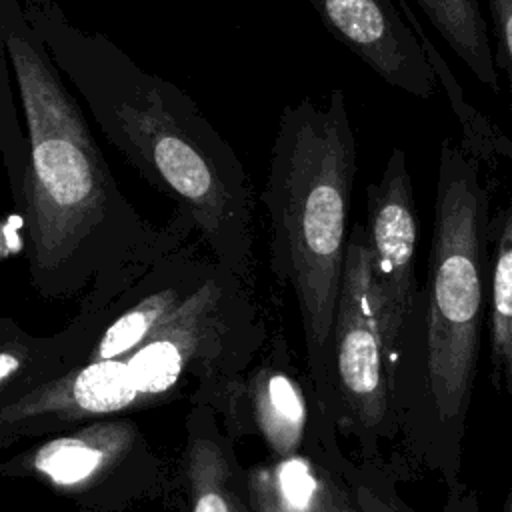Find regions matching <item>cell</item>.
<instances>
[{"instance_id":"cell-11","label":"cell","mask_w":512,"mask_h":512,"mask_svg":"<svg viewBox=\"0 0 512 512\" xmlns=\"http://www.w3.org/2000/svg\"><path fill=\"white\" fill-rule=\"evenodd\" d=\"M324 28L386 84L418 98L436 94V74L410 22L392 0H310Z\"/></svg>"},{"instance_id":"cell-18","label":"cell","mask_w":512,"mask_h":512,"mask_svg":"<svg viewBox=\"0 0 512 512\" xmlns=\"http://www.w3.org/2000/svg\"><path fill=\"white\" fill-rule=\"evenodd\" d=\"M14 74L0 36V160L6 166L14 200L20 198L28 172V140L14 100Z\"/></svg>"},{"instance_id":"cell-6","label":"cell","mask_w":512,"mask_h":512,"mask_svg":"<svg viewBox=\"0 0 512 512\" xmlns=\"http://www.w3.org/2000/svg\"><path fill=\"white\" fill-rule=\"evenodd\" d=\"M0 476L34 480L80 512H126L172 498V464L130 414L44 436L2 460Z\"/></svg>"},{"instance_id":"cell-23","label":"cell","mask_w":512,"mask_h":512,"mask_svg":"<svg viewBox=\"0 0 512 512\" xmlns=\"http://www.w3.org/2000/svg\"><path fill=\"white\" fill-rule=\"evenodd\" d=\"M0 316H2V314H0Z\"/></svg>"},{"instance_id":"cell-21","label":"cell","mask_w":512,"mask_h":512,"mask_svg":"<svg viewBox=\"0 0 512 512\" xmlns=\"http://www.w3.org/2000/svg\"><path fill=\"white\" fill-rule=\"evenodd\" d=\"M22 2V6L24 8H30V6H38V4H42L44 0H20Z\"/></svg>"},{"instance_id":"cell-20","label":"cell","mask_w":512,"mask_h":512,"mask_svg":"<svg viewBox=\"0 0 512 512\" xmlns=\"http://www.w3.org/2000/svg\"><path fill=\"white\" fill-rule=\"evenodd\" d=\"M500 512H512V486L508 488V494H506V498H504V502H502Z\"/></svg>"},{"instance_id":"cell-15","label":"cell","mask_w":512,"mask_h":512,"mask_svg":"<svg viewBox=\"0 0 512 512\" xmlns=\"http://www.w3.org/2000/svg\"><path fill=\"white\" fill-rule=\"evenodd\" d=\"M494 240L490 274V358L494 376L512 396V200L488 224Z\"/></svg>"},{"instance_id":"cell-7","label":"cell","mask_w":512,"mask_h":512,"mask_svg":"<svg viewBox=\"0 0 512 512\" xmlns=\"http://www.w3.org/2000/svg\"><path fill=\"white\" fill-rule=\"evenodd\" d=\"M392 344L376 298L366 228L348 234L328 350V386L340 414L362 428L382 424L392 396Z\"/></svg>"},{"instance_id":"cell-14","label":"cell","mask_w":512,"mask_h":512,"mask_svg":"<svg viewBox=\"0 0 512 512\" xmlns=\"http://www.w3.org/2000/svg\"><path fill=\"white\" fill-rule=\"evenodd\" d=\"M438 34L470 72L492 92H500L488 24L478 0H416Z\"/></svg>"},{"instance_id":"cell-1","label":"cell","mask_w":512,"mask_h":512,"mask_svg":"<svg viewBox=\"0 0 512 512\" xmlns=\"http://www.w3.org/2000/svg\"><path fill=\"white\" fill-rule=\"evenodd\" d=\"M0 36L28 140V172L14 202L34 292L46 300H80L102 280L144 276L188 244L196 234L190 216L174 208L156 226L124 196L20 0H0Z\"/></svg>"},{"instance_id":"cell-19","label":"cell","mask_w":512,"mask_h":512,"mask_svg":"<svg viewBox=\"0 0 512 512\" xmlns=\"http://www.w3.org/2000/svg\"><path fill=\"white\" fill-rule=\"evenodd\" d=\"M496 36V68L504 70L512 96V0H486Z\"/></svg>"},{"instance_id":"cell-5","label":"cell","mask_w":512,"mask_h":512,"mask_svg":"<svg viewBox=\"0 0 512 512\" xmlns=\"http://www.w3.org/2000/svg\"><path fill=\"white\" fill-rule=\"evenodd\" d=\"M266 336L264 312L250 290L214 270L180 310L122 358L142 410L206 404L252 364Z\"/></svg>"},{"instance_id":"cell-10","label":"cell","mask_w":512,"mask_h":512,"mask_svg":"<svg viewBox=\"0 0 512 512\" xmlns=\"http://www.w3.org/2000/svg\"><path fill=\"white\" fill-rule=\"evenodd\" d=\"M142 276H118L92 286L76 316L58 332L34 336L10 316H0V404L10 402L84 364L98 336Z\"/></svg>"},{"instance_id":"cell-3","label":"cell","mask_w":512,"mask_h":512,"mask_svg":"<svg viewBox=\"0 0 512 512\" xmlns=\"http://www.w3.org/2000/svg\"><path fill=\"white\" fill-rule=\"evenodd\" d=\"M356 138L346 96L284 106L260 200L270 224V268L294 292L318 410L330 408L328 350L348 244Z\"/></svg>"},{"instance_id":"cell-2","label":"cell","mask_w":512,"mask_h":512,"mask_svg":"<svg viewBox=\"0 0 512 512\" xmlns=\"http://www.w3.org/2000/svg\"><path fill=\"white\" fill-rule=\"evenodd\" d=\"M24 14L108 142L190 216L208 254L256 290L254 192L232 144L184 90L106 34L76 26L56 0Z\"/></svg>"},{"instance_id":"cell-12","label":"cell","mask_w":512,"mask_h":512,"mask_svg":"<svg viewBox=\"0 0 512 512\" xmlns=\"http://www.w3.org/2000/svg\"><path fill=\"white\" fill-rule=\"evenodd\" d=\"M168 504L180 512H254L248 468L208 404L188 406Z\"/></svg>"},{"instance_id":"cell-17","label":"cell","mask_w":512,"mask_h":512,"mask_svg":"<svg viewBox=\"0 0 512 512\" xmlns=\"http://www.w3.org/2000/svg\"><path fill=\"white\" fill-rule=\"evenodd\" d=\"M404 18L410 22V26L414 28L430 64L432 70L436 74V80L446 88L448 94V102L452 106V112L456 114V118L462 124V132H464V140H462V148L474 156L476 160H492V158H508L512 160V142L504 136L502 130H498V126H494L484 114H480L466 98L464 92L454 76V72L448 68V64L444 62V58L440 56V52L436 50V46L432 44V40L428 38V34L424 32L420 20L416 18L412 6L408 4V0H398Z\"/></svg>"},{"instance_id":"cell-4","label":"cell","mask_w":512,"mask_h":512,"mask_svg":"<svg viewBox=\"0 0 512 512\" xmlns=\"http://www.w3.org/2000/svg\"><path fill=\"white\" fill-rule=\"evenodd\" d=\"M488 192L478 160L452 138L438 156L434 228L428 256L426 370L432 408L442 424L470 404L484 304Z\"/></svg>"},{"instance_id":"cell-22","label":"cell","mask_w":512,"mask_h":512,"mask_svg":"<svg viewBox=\"0 0 512 512\" xmlns=\"http://www.w3.org/2000/svg\"><path fill=\"white\" fill-rule=\"evenodd\" d=\"M336 512H354V510H352V508H350V506L344 502V504H340V506L336 508Z\"/></svg>"},{"instance_id":"cell-8","label":"cell","mask_w":512,"mask_h":512,"mask_svg":"<svg viewBox=\"0 0 512 512\" xmlns=\"http://www.w3.org/2000/svg\"><path fill=\"white\" fill-rule=\"evenodd\" d=\"M284 344L280 334H268L254 362L208 404L234 442L258 436L272 458L302 452L310 428L308 398Z\"/></svg>"},{"instance_id":"cell-9","label":"cell","mask_w":512,"mask_h":512,"mask_svg":"<svg viewBox=\"0 0 512 512\" xmlns=\"http://www.w3.org/2000/svg\"><path fill=\"white\" fill-rule=\"evenodd\" d=\"M366 200L372 282L390 344L396 350L414 306V256L420 232L412 180L402 148H392L378 182L366 188Z\"/></svg>"},{"instance_id":"cell-16","label":"cell","mask_w":512,"mask_h":512,"mask_svg":"<svg viewBox=\"0 0 512 512\" xmlns=\"http://www.w3.org/2000/svg\"><path fill=\"white\" fill-rule=\"evenodd\" d=\"M250 472L264 484L282 512H336L344 504L326 472L302 452L256 464Z\"/></svg>"},{"instance_id":"cell-13","label":"cell","mask_w":512,"mask_h":512,"mask_svg":"<svg viewBox=\"0 0 512 512\" xmlns=\"http://www.w3.org/2000/svg\"><path fill=\"white\" fill-rule=\"evenodd\" d=\"M216 260L196 242L162 256L128 292L104 326L86 362L122 358L154 334L208 280Z\"/></svg>"}]
</instances>
